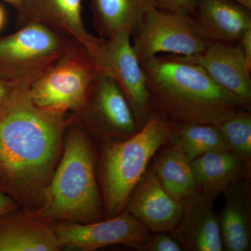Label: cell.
Segmentation results:
<instances>
[{
  "label": "cell",
  "mask_w": 251,
  "mask_h": 251,
  "mask_svg": "<svg viewBox=\"0 0 251 251\" xmlns=\"http://www.w3.org/2000/svg\"><path fill=\"white\" fill-rule=\"evenodd\" d=\"M125 211L151 232L171 233L181 219L183 204L165 191L151 171L143 175Z\"/></svg>",
  "instance_id": "cell-14"
},
{
  "label": "cell",
  "mask_w": 251,
  "mask_h": 251,
  "mask_svg": "<svg viewBox=\"0 0 251 251\" xmlns=\"http://www.w3.org/2000/svg\"><path fill=\"white\" fill-rule=\"evenodd\" d=\"M16 11L18 29L28 23L45 25L85 46L98 62L105 39L92 35L86 29L82 0H21Z\"/></svg>",
  "instance_id": "cell-11"
},
{
  "label": "cell",
  "mask_w": 251,
  "mask_h": 251,
  "mask_svg": "<svg viewBox=\"0 0 251 251\" xmlns=\"http://www.w3.org/2000/svg\"><path fill=\"white\" fill-rule=\"evenodd\" d=\"M179 57L202 67L216 83L251 105V72L246 67L239 43L227 44L212 41L201 53Z\"/></svg>",
  "instance_id": "cell-13"
},
{
  "label": "cell",
  "mask_w": 251,
  "mask_h": 251,
  "mask_svg": "<svg viewBox=\"0 0 251 251\" xmlns=\"http://www.w3.org/2000/svg\"><path fill=\"white\" fill-rule=\"evenodd\" d=\"M156 8L167 11H181L196 16L198 0H156Z\"/></svg>",
  "instance_id": "cell-24"
},
{
  "label": "cell",
  "mask_w": 251,
  "mask_h": 251,
  "mask_svg": "<svg viewBox=\"0 0 251 251\" xmlns=\"http://www.w3.org/2000/svg\"><path fill=\"white\" fill-rule=\"evenodd\" d=\"M6 23V14L2 6L0 5V31L2 30Z\"/></svg>",
  "instance_id": "cell-28"
},
{
  "label": "cell",
  "mask_w": 251,
  "mask_h": 251,
  "mask_svg": "<svg viewBox=\"0 0 251 251\" xmlns=\"http://www.w3.org/2000/svg\"><path fill=\"white\" fill-rule=\"evenodd\" d=\"M131 34L121 31L105 39L98 63L125 94L141 128L148 121L151 108L146 77L133 46Z\"/></svg>",
  "instance_id": "cell-9"
},
{
  "label": "cell",
  "mask_w": 251,
  "mask_h": 251,
  "mask_svg": "<svg viewBox=\"0 0 251 251\" xmlns=\"http://www.w3.org/2000/svg\"><path fill=\"white\" fill-rule=\"evenodd\" d=\"M224 206L219 216L224 251H249L251 249V186L250 176L224 191Z\"/></svg>",
  "instance_id": "cell-17"
},
{
  "label": "cell",
  "mask_w": 251,
  "mask_h": 251,
  "mask_svg": "<svg viewBox=\"0 0 251 251\" xmlns=\"http://www.w3.org/2000/svg\"><path fill=\"white\" fill-rule=\"evenodd\" d=\"M152 171L162 187L176 201L181 202L197 188L191 161L172 145L160 152Z\"/></svg>",
  "instance_id": "cell-20"
},
{
  "label": "cell",
  "mask_w": 251,
  "mask_h": 251,
  "mask_svg": "<svg viewBox=\"0 0 251 251\" xmlns=\"http://www.w3.org/2000/svg\"><path fill=\"white\" fill-rule=\"evenodd\" d=\"M16 210L0 216V251L62 250L51 223Z\"/></svg>",
  "instance_id": "cell-16"
},
{
  "label": "cell",
  "mask_w": 251,
  "mask_h": 251,
  "mask_svg": "<svg viewBox=\"0 0 251 251\" xmlns=\"http://www.w3.org/2000/svg\"><path fill=\"white\" fill-rule=\"evenodd\" d=\"M77 41L41 23H28L0 38V77L29 86Z\"/></svg>",
  "instance_id": "cell-5"
},
{
  "label": "cell",
  "mask_w": 251,
  "mask_h": 251,
  "mask_svg": "<svg viewBox=\"0 0 251 251\" xmlns=\"http://www.w3.org/2000/svg\"><path fill=\"white\" fill-rule=\"evenodd\" d=\"M2 1L8 3V4L11 5L12 7H14L15 9H16L18 7V6H19L21 0H2Z\"/></svg>",
  "instance_id": "cell-30"
},
{
  "label": "cell",
  "mask_w": 251,
  "mask_h": 251,
  "mask_svg": "<svg viewBox=\"0 0 251 251\" xmlns=\"http://www.w3.org/2000/svg\"><path fill=\"white\" fill-rule=\"evenodd\" d=\"M72 115L103 141L127 139L140 129L125 94L102 68L83 106Z\"/></svg>",
  "instance_id": "cell-8"
},
{
  "label": "cell",
  "mask_w": 251,
  "mask_h": 251,
  "mask_svg": "<svg viewBox=\"0 0 251 251\" xmlns=\"http://www.w3.org/2000/svg\"><path fill=\"white\" fill-rule=\"evenodd\" d=\"M140 251H182L183 248L173 236L166 232H156L148 237Z\"/></svg>",
  "instance_id": "cell-23"
},
{
  "label": "cell",
  "mask_w": 251,
  "mask_h": 251,
  "mask_svg": "<svg viewBox=\"0 0 251 251\" xmlns=\"http://www.w3.org/2000/svg\"><path fill=\"white\" fill-rule=\"evenodd\" d=\"M18 86L0 110V191L34 210L63 151L69 112L38 106Z\"/></svg>",
  "instance_id": "cell-1"
},
{
  "label": "cell",
  "mask_w": 251,
  "mask_h": 251,
  "mask_svg": "<svg viewBox=\"0 0 251 251\" xmlns=\"http://www.w3.org/2000/svg\"><path fill=\"white\" fill-rule=\"evenodd\" d=\"M168 144L184 153L191 161L210 151L229 150L224 135L214 125H171Z\"/></svg>",
  "instance_id": "cell-21"
},
{
  "label": "cell",
  "mask_w": 251,
  "mask_h": 251,
  "mask_svg": "<svg viewBox=\"0 0 251 251\" xmlns=\"http://www.w3.org/2000/svg\"><path fill=\"white\" fill-rule=\"evenodd\" d=\"M151 110L171 125L218 126L250 105L216 83L200 66L179 56L141 63Z\"/></svg>",
  "instance_id": "cell-2"
},
{
  "label": "cell",
  "mask_w": 251,
  "mask_h": 251,
  "mask_svg": "<svg viewBox=\"0 0 251 251\" xmlns=\"http://www.w3.org/2000/svg\"><path fill=\"white\" fill-rule=\"evenodd\" d=\"M194 19L198 33L208 42L238 44L251 28V10L232 0H198Z\"/></svg>",
  "instance_id": "cell-15"
},
{
  "label": "cell",
  "mask_w": 251,
  "mask_h": 251,
  "mask_svg": "<svg viewBox=\"0 0 251 251\" xmlns=\"http://www.w3.org/2000/svg\"><path fill=\"white\" fill-rule=\"evenodd\" d=\"M132 36V46L140 63L161 53L191 57L203 52L209 44L198 33L193 16L157 8L145 14Z\"/></svg>",
  "instance_id": "cell-7"
},
{
  "label": "cell",
  "mask_w": 251,
  "mask_h": 251,
  "mask_svg": "<svg viewBox=\"0 0 251 251\" xmlns=\"http://www.w3.org/2000/svg\"><path fill=\"white\" fill-rule=\"evenodd\" d=\"M101 67L88 49L77 42L29 86L34 103L59 112H78Z\"/></svg>",
  "instance_id": "cell-6"
},
{
  "label": "cell",
  "mask_w": 251,
  "mask_h": 251,
  "mask_svg": "<svg viewBox=\"0 0 251 251\" xmlns=\"http://www.w3.org/2000/svg\"><path fill=\"white\" fill-rule=\"evenodd\" d=\"M247 9H251V0H232Z\"/></svg>",
  "instance_id": "cell-29"
},
{
  "label": "cell",
  "mask_w": 251,
  "mask_h": 251,
  "mask_svg": "<svg viewBox=\"0 0 251 251\" xmlns=\"http://www.w3.org/2000/svg\"><path fill=\"white\" fill-rule=\"evenodd\" d=\"M18 206V202L14 198L0 191V216L15 210Z\"/></svg>",
  "instance_id": "cell-27"
},
{
  "label": "cell",
  "mask_w": 251,
  "mask_h": 251,
  "mask_svg": "<svg viewBox=\"0 0 251 251\" xmlns=\"http://www.w3.org/2000/svg\"><path fill=\"white\" fill-rule=\"evenodd\" d=\"M217 197L197 187L183 200L182 215L171 232L183 250L224 251L219 216L214 209Z\"/></svg>",
  "instance_id": "cell-12"
},
{
  "label": "cell",
  "mask_w": 251,
  "mask_h": 251,
  "mask_svg": "<svg viewBox=\"0 0 251 251\" xmlns=\"http://www.w3.org/2000/svg\"><path fill=\"white\" fill-rule=\"evenodd\" d=\"M251 161L230 150L210 151L191 161L197 187L219 196L237 180L250 176Z\"/></svg>",
  "instance_id": "cell-18"
},
{
  "label": "cell",
  "mask_w": 251,
  "mask_h": 251,
  "mask_svg": "<svg viewBox=\"0 0 251 251\" xmlns=\"http://www.w3.org/2000/svg\"><path fill=\"white\" fill-rule=\"evenodd\" d=\"M90 4L95 30L105 39L121 31L133 36L145 14L156 8V0H90Z\"/></svg>",
  "instance_id": "cell-19"
},
{
  "label": "cell",
  "mask_w": 251,
  "mask_h": 251,
  "mask_svg": "<svg viewBox=\"0 0 251 251\" xmlns=\"http://www.w3.org/2000/svg\"><path fill=\"white\" fill-rule=\"evenodd\" d=\"M18 86L19 85H15L0 77V110L4 107Z\"/></svg>",
  "instance_id": "cell-26"
},
{
  "label": "cell",
  "mask_w": 251,
  "mask_h": 251,
  "mask_svg": "<svg viewBox=\"0 0 251 251\" xmlns=\"http://www.w3.org/2000/svg\"><path fill=\"white\" fill-rule=\"evenodd\" d=\"M171 135V124L151 110L148 121L133 136L106 142L101 153L100 171L105 219L125 211L149 162L160 148L168 145Z\"/></svg>",
  "instance_id": "cell-4"
},
{
  "label": "cell",
  "mask_w": 251,
  "mask_h": 251,
  "mask_svg": "<svg viewBox=\"0 0 251 251\" xmlns=\"http://www.w3.org/2000/svg\"><path fill=\"white\" fill-rule=\"evenodd\" d=\"M62 156L43 193L37 209L27 210L46 222L64 221L89 224L103 220L94 155L86 129L71 115Z\"/></svg>",
  "instance_id": "cell-3"
},
{
  "label": "cell",
  "mask_w": 251,
  "mask_h": 251,
  "mask_svg": "<svg viewBox=\"0 0 251 251\" xmlns=\"http://www.w3.org/2000/svg\"><path fill=\"white\" fill-rule=\"evenodd\" d=\"M249 109H239L218 125L229 150L251 161V114Z\"/></svg>",
  "instance_id": "cell-22"
},
{
  "label": "cell",
  "mask_w": 251,
  "mask_h": 251,
  "mask_svg": "<svg viewBox=\"0 0 251 251\" xmlns=\"http://www.w3.org/2000/svg\"><path fill=\"white\" fill-rule=\"evenodd\" d=\"M239 44L244 54L246 67L249 72H251V28L247 29L243 34Z\"/></svg>",
  "instance_id": "cell-25"
},
{
  "label": "cell",
  "mask_w": 251,
  "mask_h": 251,
  "mask_svg": "<svg viewBox=\"0 0 251 251\" xmlns=\"http://www.w3.org/2000/svg\"><path fill=\"white\" fill-rule=\"evenodd\" d=\"M54 230L63 249L81 251H94L115 244L140 251L150 236V231L125 211L89 224L65 221L54 226Z\"/></svg>",
  "instance_id": "cell-10"
}]
</instances>
